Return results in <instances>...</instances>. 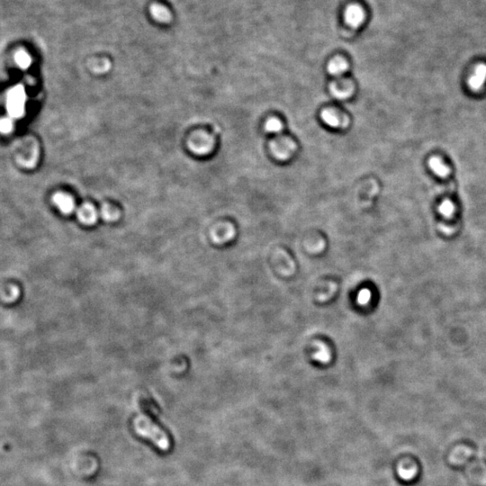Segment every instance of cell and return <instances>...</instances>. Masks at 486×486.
Here are the masks:
<instances>
[{"label":"cell","mask_w":486,"mask_h":486,"mask_svg":"<svg viewBox=\"0 0 486 486\" xmlns=\"http://www.w3.org/2000/svg\"><path fill=\"white\" fill-rule=\"evenodd\" d=\"M134 426L138 435L150 438L161 450L167 451L170 448V441L166 433L147 416H138L134 419Z\"/></svg>","instance_id":"obj_1"},{"label":"cell","mask_w":486,"mask_h":486,"mask_svg":"<svg viewBox=\"0 0 486 486\" xmlns=\"http://www.w3.org/2000/svg\"><path fill=\"white\" fill-rule=\"evenodd\" d=\"M25 93L22 86H16L7 96V108L10 116L20 117L25 111Z\"/></svg>","instance_id":"obj_2"},{"label":"cell","mask_w":486,"mask_h":486,"mask_svg":"<svg viewBox=\"0 0 486 486\" xmlns=\"http://www.w3.org/2000/svg\"><path fill=\"white\" fill-rule=\"evenodd\" d=\"M365 14L363 9L357 5L350 6L345 12V20L348 25L357 28L363 23Z\"/></svg>","instance_id":"obj_3"},{"label":"cell","mask_w":486,"mask_h":486,"mask_svg":"<svg viewBox=\"0 0 486 486\" xmlns=\"http://www.w3.org/2000/svg\"><path fill=\"white\" fill-rule=\"evenodd\" d=\"M486 65L480 64L476 66L474 74L468 79V86L472 90L478 91L486 84Z\"/></svg>","instance_id":"obj_4"},{"label":"cell","mask_w":486,"mask_h":486,"mask_svg":"<svg viewBox=\"0 0 486 486\" xmlns=\"http://www.w3.org/2000/svg\"><path fill=\"white\" fill-rule=\"evenodd\" d=\"M52 200L53 203H55L56 206L65 215H69L74 211V200L67 194L57 193L55 196H53Z\"/></svg>","instance_id":"obj_5"},{"label":"cell","mask_w":486,"mask_h":486,"mask_svg":"<svg viewBox=\"0 0 486 486\" xmlns=\"http://www.w3.org/2000/svg\"><path fill=\"white\" fill-rule=\"evenodd\" d=\"M78 216L80 222L85 224H93L98 219V213L93 205L85 203L78 210Z\"/></svg>","instance_id":"obj_6"},{"label":"cell","mask_w":486,"mask_h":486,"mask_svg":"<svg viewBox=\"0 0 486 486\" xmlns=\"http://www.w3.org/2000/svg\"><path fill=\"white\" fill-rule=\"evenodd\" d=\"M321 120L323 123L332 128H340L346 125L347 122L342 120V118L338 116L334 110L328 109L321 113Z\"/></svg>","instance_id":"obj_7"},{"label":"cell","mask_w":486,"mask_h":486,"mask_svg":"<svg viewBox=\"0 0 486 486\" xmlns=\"http://www.w3.org/2000/svg\"><path fill=\"white\" fill-rule=\"evenodd\" d=\"M429 166L431 170L439 178H447L450 173L449 168L442 162V160L436 157L431 158L429 161Z\"/></svg>","instance_id":"obj_8"},{"label":"cell","mask_w":486,"mask_h":486,"mask_svg":"<svg viewBox=\"0 0 486 486\" xmlns=\"http://www.w3.org/2000/svg\"><path fill=\"white\" fill-rule=\"evenodd\" d=\"M348 69V64L344 60L340 58H336L330 62L328 66V70L330 74L333 75L335 77H338L344 74Z\"/></svg>","instance_id":"obj_9"},{"label":"cell","mask_w":486,"mask_h":486,"mask_svg":"<svg viewBox=\"0 0 486 486\" xmlns=\"http://www.w3.org/2000/svg\"><path fill=\"white\" fill-rule=\"evenodd\" d=\"M285 143V142H277L276 145H273V151H274V153L276 154L277 158L278 159H281V160H285L287 159L290 156V154L293 153L294 150H295V147H294V144L293 142H290L288 145H286L285 148H284V145Z\"/></svg>","instance_id":"obj_10"},{"label":"cell","mask_w":486,"mask_h":486,"mask_svg":"<svg viewBox=\"0 0 486 486\" xmlns=\"http://www.w3.org/2000/svg\"><path fill=\"white\" fill-rule=\"evenodd\" d=\"M438 212L441 216L446 219H451L455 215V206L454 203L449 200H445L443 203L439 205Z\"/></svg>","instance_id":"obj_11"},{"label":"cell","mask_w":486,"mask_h":486,"mask_svg":"<svg viewBox=\"0 0 486 486\" xmlns=\"http://www.w3.org/2000/svg\"><path fill=\"white\" fill-rule=\"evenodd\" d=\"M265 128H266V131L269 134H278L283 129V126L279 120H277L276 118H272L266 123Z\"/></svg>","instance_id":"obj_12"},{"label":"cell","mask_w":486,"mask_h":486,"mask_svg":"<svg viewBox=\"0 0 486 486\" xmlns=\"http://www.w3.org/2000/svg\"><path fill=\"white\" fill-rule=\"evenodd\" d=\"M332 92H333V96L336 97L337 99H347L348 97L351 96V89L350 86H347V85H343L342 86L333 85L332 86Z\"/></svg>","instance_id":"obj_13"},{"label":"cell","mask_w":486,"mask_h":486,"mask_svg":"<svg viewBox=\"0 0 486 486\" xmlns=\"http://www.w3.org/2000/svg\"><path fill=\"white\" fill-rule=\"evenodd\" d=\"M13 129V123L12 121L8 118H4V119H1L0 120V132L1 133H4V134H7L9 132H11Z\"/></svg>","instance_id":"obj_14"},{"label":"cell","mask_w":486,"mask_h":486,"mask_svg":"<svg viewBox=\"0 0 486 486\" xmlns=\"http://www.w3.org/2000/svg\"><path fill=\"white\" fill-rule=\"evenodd\" d=\"M17 63L21 68H27L30 64V59L25 53H20L17 55Z\"/></svg>","instance_id":"obj_15"},{"label":"cell","mask_w":486,"mask_h":486,"mask_svg":"<svg viewBox=\"0 0 486 486\" xmlns=\"http://www.w3.org/2000/svg\"><path fill=\"white\" fill-rule=\"evenodd\" d=\"M399 474H400V476L402 479L410 480L411 478L413 477V475L415 474V470H413V469H411V470L401 469L400 471H399Z\"/></svg>","instance_id":"obj_16"},{"label":"cell","mask_w":486,"mask_h":486,"mask_svg":"<svg viewBox=\"0 0 486 486\" xmlns=\"http://www.w3.org/2000/svg\"><path fill=\"white\" fill-rule=\"evenodd\" d=\"M369 290H363V291H361V293L358 296V301L360 302L361 303H366V302H369Z\"/></svg>","instance_id":"obj_17"},{"label":"cell","mask_w":486,"mask_h":486,"mask_svg":"<svg viewBox=\"0 0 486 486\" xmlns=\"http://www.w3.org/2000/svg\"><path fill=\"white\" fill-rule=\"evenodd\" d=\"M112 213L113 212H111V210L106 206H104L101 211V215L103 218L106 219V221H111L112 219H114V215Z\"/></svg>","instance_id":"obj_18"}]
</instances>
